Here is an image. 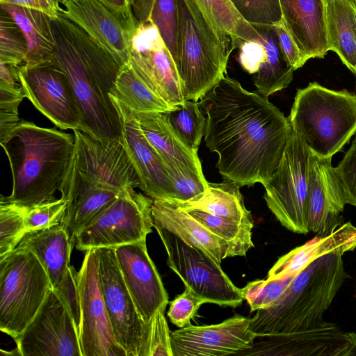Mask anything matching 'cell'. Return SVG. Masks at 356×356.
Masks as SVG:
<instances>
[{"instance_id":"obj_11","label":"cell","mask_w":356,"mask_h":356,"mask_svg":"<svg viewBox=\"0 0 356 356\" xmlns=\"http://www.w3.org/2000/svg\"><path fill=\"white\" fill-rule=\"evenodd\" d=\"M13 340L20 356H82L79 330L52 287L33 318Z\"/></svg>"},{"instance_id":"obj_17","label":"cell","mask_w":356,"mask_h":356,"mask_svg":"<svg viewBox=\"0 0 356 356\" xmlns=\"http://www.w3.org/2000/svg\"><path fill=\"white\" fill-rule=\"evenodd\" d=\"M250 325V318L237 314L218 324H190L170 331L173 356L241 355L253 346L257 338Z\"/></svg>"},{"instance_id":"obj_10","label":"cell","mask_w":356,"mask_h":356,"mask_svg":"<svg viewBox=\"0 0 356 356\" xmlns=\"http://www.w3.org/2000/svg\"><path fill=\"white\" fill-rule=\"evenodd\" d=\"M154 228L165 248L168 266L185 286L193 290L206 303L234 308L243 302L242 289L233 284L220 264L173 233L159 227Z\"/></svg>"},{"instance_id":"obj_34","label":"cell","mask_w":356,"mask_h":356,"mask_svg":"<svg viewBox=\"0 0 356 356\" xmlns=\"http://www.w3.org/2000/svg\"><path fill=\"white\" fill-rule=\"evenodd\" d=\"M211 22L231 39L234 49L259 40L257 29L239 13L232 0H193Z\"/></svg>"},{"instance_id":"obj_7","label":"cell","mask_w":356,"mask_h":356,"mask_svg":"<svg viewBox=\"0 0 356 356\" xmlns=\"http://www.w3.org/2000/svg\"><path fill=\"white\" fill-rule=\"evenodd\" d=\"M49 277L31 252L15 248L0 260V330L17 338L33 318L49 290Z\"/></svg>"},{"instance_id":"obj_25","label":"cell","mask_w":356,"mask_h":356,"mask_svg":"<svg viewBox=\"0 0 356 356\" xmlns=\"http://www.w3.org/2000/svg\"><path fill=\"white\" fill-rule=\"evenodd\" d=\"M152 216L154 227L163 228L209 255L217 263L231 257L229 245L209 231L174 202L153 200Z\"/></svg>"},{"instance_id":"obj_44","label":"cell","mask_w":356,"mask_h":356,"mask_svg":"<svg viewBox=\"0 0 356 356\" xmlns=\"http://www.w3.org/2000/svg\"><path fill=\"white\" fill-rule=\"evenodd\" d=\"M252 25H271L282 19L279 0H232Z\"/></svg>"},{"instance_id":"obj_19","label":"cell","mask_w":356,"mask_h":356,"mask_svg":"<svg viewBox=\"0 0 356 356\" xmlns=\"http://www.w3.org/2000/svg\"><path fill=\"white\" fill-rule=\"evenodd\" d=\"M60 13L88 33L122 66L131 57L138 27L119 18L99 0H57Z\"/></svg>"},{"instance_id":"obj_47","label":"cell","mask_w":356,"mask_h":356,"mask_svg":"<svg viewBox=\"0 0 356 356\" xmlns=\"http://www.w3.org/2000/svg\"><path fill=\"white\" fill-rule=\"evenodd\" d=\"M205 300L190 287L185 286L184 291L170 302L167 315L171 323L178 327H184L191 323V318Z\"/></svg>"},{"instance_id":"obj_35","label":"cell","mask_w":356,"mask_h":356,"mask_svg":"<svg viewBox=\"0 0 356 356\" xmlns=\"http://www.w3.org/2000/svg\"><path fill=\"white\" fill-rule=\"evenodd\" d=\"M186 211L209 231L225 241L229 246L231 257L245 256L254 247L252 241L253 225L216 216L199 209Z\"/></svg>"},{"instance_id":"obj_41","label":"cell","mask_w":356,"mask_h":356,"mask_svg":"<svg viewBox=\"0 0 356 356\" xmlns=\"http://www.w3.org/2000/svg\"><path fill=\"white\" fill-rule=\"evenodd\" d=\"M165 307H161L147 323L139 356H173Z\"/></svg>"},{"instance_id":"obj_2","label":"cell","mask_w":356,"mask_h":356,"mask_svg":"<svg viewBox=\"0 0 356 356\" xmlns=\"http://www.w3.org/2000/svg\"><path fill=\"white\" fill-rule=\"evenodd\" d=\"M51 63L68 77L82 117V131L103 142L122 139V124L111 95L122 67L79 26L59 13L52 19Z\"/></svg>"},{"instance_id":"obj_43","label":"cell","mask_w":356,"mask_h":356,"mask_svg":"<svg viewBox=\"0 0 356 356\" xmlns=\"http://www.w3.org/2000/svg\"><path fill=\"white\" fill-rule=\"evenodd\" d=\"M67 204V201L60 197L25 208L26 232L60 224L66 212Z\"/></svg>"},{"instance_id":"obj_49","label":"cell","mask_w":356,"mask_h":356,"mask_svg":"<svg viewBox=\"0 0 356 356\" xmlns=\"http://www.w3.org/2000/svg\"><path fill=\"white\" fill-rule=\"evenodd\" d=\"M70 312L79 330L81 323L80 298L77 284V271L70 265L60 284L54 289Z\"/></svg>"},{"instance_id":"obj_20","label":"cell","mask_w":356,"mask_h":356,"mask_svg":"<svg viewBox=\"0 0 356 356\" xmlns=\"http://www.w3.org/2000/svg\"><path fill=\"white\" fill-rule=\"evenodd\" d=\"M124 283L142 318L147 323L169 302L168 296L147 249L146 240L115 248Z\"/></svg>"},{"instance_id":"obj_12","label":"cell","mask_w":356,"mask_h":356,"mask_svg":"<svg viewBox=\"0 0 356 356\" xmlns=\"http://www.w3.org/2000/svg\"><path fill=\"white\" fill-rule=\"evenodd\" d=\"M75 144L69 165L86 180L122 193L140 181L122 139L103 142L74 129Z\"/></svg>"},{"instance_id":"obj_1","label":"cell","mask_w":356,"mask_h":356,"mask_svg":"<svg viewBox=\"0 0 356 356\" xmlns=\"http://www.w3.org/2000/svg\"><path fill=\"white\" fill-rule=\"evenodd\" d=\"M207 115L204 142L218 155L223 179L240 187L273 175L292 130L288 118L257 92L227 74L198 102Z\"/></svg>"},{"instance_id":"obj_23","label":"cell","mask_w":356,"mask_h":356,"mask_svg":"<svg viewBox=\"0 0 356 356\" xmlns=\"http://www.w3.org/2000/svg\"><path fill=\"white\" fill-rule=\"evenodd\" d=\"M70 165V164H69ZM67 202L61 224L74 243L77 233L105 210L122 193L91 183L68 166L59 191Z\"/></svg>"},{"instance_id":"obj_6","label":"cell","mask_w":356,"mask_h":356,"mask_svg":"<svg viewBox=\"0 0 356 356\" xmlns=\"http://www.w3.org/2000/svg\"><path fill=\"white\" fill-rule=\"evenodd\" d=\"M287 118L314 154L332 158L356 134V95L310 82L297 90Z\"/></svg>"},{"instance_id":"obj_54","label":"cell","mask_w":356,"mask_h":356,"mask_svg":"<svg viewBox=\"0 0 356 356\" xmlns=\"http://www.w3.org/2000/svg\"><path fill=\"white\" fill-rule=\"evenodd\" d=\"M1 355H10V356H20L19 353L17 348L13 349L11 351H4L3 350H1Z\"/></svg>"},{"instance_id":"obj_28","label":"cell","mask_w":356,"mask_h":356,"mask_svg":"<svg viewBox=\"0 0 356 356\" xmlns=\"http://www.w3.org/2000/svg\"><path fill=\"white\" fill-rule=\"evenodd\" d=\"M144 136L164 164L186 167L204 176L197 150L190 148L176 134L163 113H134Z\"/></svg>"},{"instance_id":"obj_40","label":"cell","mask_w":356,"mask_h":356,"mask_svg":"<svg viewBox=\"0 0 356 356\" xmlns=\"http://www.w3.org/2000/svg\"><path fill=\"white\" fill-rule=\"evenodd\" d=\"M293 277H266L265 280H257L248 283L242 289V293L251 312L272 306L281 297Z\"/></svg>"},{"instance_id":"obj_16","label":"cell","mask_w":356,"mask_h":356,"mask_svg":"<svg viewBox=\"0 0 356 356\" xmlns=\"http://www.w3.org/2000/svg\"><path fill=\"white\" fill-rule=\"evenodd\" d=\"M129 62L145 83L170 105L176 107L184 103L175 63L152 22L138 26L131 40Z\"/></svg>"},{"instance_id":"obj_39","label":"cell","mask_w":356,"mask_h":356,"mask_svg":"<svg viewBox=\"0 0 356 356\" xmlns=\"http://www.w3.org/2000/svg\"><path fill=\"white\" fill-rule=\"evenodd\" d=\"M25 208L0 201V260L12 252L26 233Z\"/></svg>"},{"instance_id":"obj_50","label":"cell","mask_w":356,"mask_h":356,"mask_svg":"<svg viewBox=\"0 0 356 356\" xmlns=\"http://www.w3.org/2000/svg\"><path fill=\"white\" fill-rule=\"evenodd\" d=\"M238 48L241 65L249 74H254L266 56L264 46L260 40H250L243 42Z\"/></svg>"},{"instance_id":"obj_42","label":"cell","mask_w":356,"mask_h":356,"mask_svg":"<svg viewBox=\"0 0 356 356\" xmlns=\"http://www.w3.org/2000/svg\"><path fill=\"white\" fill-rule=\"evenodd\" d=\"M171 180L174 200L184 202L200 197L208 187L209 181L191 169L176 164H165Z\"/></svg>"},{"instance_id":"obj_29","label":"cell","mask_w":356,"mask_h":356,"mask_svg":"<svg viewBox=\"0 0 356 356\" xmlns=\"http://www.w3.org/2000/svg\"><path fill=\"white\" fill-rule=\"evenodd\" d=\"M22 31L26 41L24 65L50 63L54 52L52 18L33 8L11 3H0Z\"/></svg>"},{"instance_id":"obj_55","label":"cell","mask_w":356,"mask_h":356,"mask_svg":"<svg viewBox=\"0 0 356 356\" xmlns=\"http://www.w3.org/2000/svg\"><path fill=\"white\" fill-rule=\"evenodd\" d=\"M352 1L353 2L355 6L356 7V0H352Z\"/></svg>"},{"instance_id":"obj_21","label":"cell","mask_w":356,"mask_h":356,"mask_svg":"<svg viewBox=\"0 0 356 356\" xmlns=\"http://www.w3.org/2000/svg\"><path fill=\"white\" fill-rule=\"evenodd\" d=\"M111 97L120 114L122 141L140 179L139 188L152 200L173 201L172 182L163 160L144 136L133 112Z\"/></svg>"},{"instance_id":"obj_46","label":"cell","mask_w":356,"mask_h":356,"mask_svg":"<svg viewBox=\"0 0 356 356\" xmlns=\"http://www.w3.org/2000/svg\"><path fill=\"white\" fill-rule=\"evenodd\" d=\"M333 171L346 204L356 207V137Z\"/></svg>"},{"instance_id":"obj_38","label":"cell","mask_w":356,"mask_h":356,"mask_svg":"<svg viewBox=\"0 0 356 356\" xmlns=\"http://www.w3.org/2000/svg\"><path fill=\"white\" fill-rule=\"evenodd\" d=\"M27 45L24 35L11 16L1 8L0 61L19 67L25 62Z\"/></svg>"},{"instance_id":"obj_18","label":"cell","mask_w":356,"mask_h":356,"mask_svg":"<svg viewBox=\"0 0 356 356\" xmlns=\"http://www.w3.org/2000/svg\"><path fill=\"white\" fill-rule=\"evenodd\" d=\"M260 339L241 355L356 356V333L325 321L307 330Z\"/></svg>"},{"instance_id":"obj_45","label":"cell","mask_w":356,"mask_h":356,"mask_svg":"<svg viewBox=\"0 0 356 356\" xmlns=\"http://www.w3.org/2000/svg\"><path fill=\"white\" fill-rule=\"evenodd\" d=\"M25 97L22 86H0V141L19 124L18 107Z\"/></svg>"},{"instance_id":"obj_48","label":"cell","mask_w":356,"mask_h":356,"mask_svg":"<svg viewBox=\"0 0 356 356\" xmlns=\"http://www.w3.org/2000/svg\"><path fill=\"white\" fill-rule=\"evenodd\" d=\"M270 26L276 35L280 51L288 66L294 71L302 67L308 60L299 49L282 19Z\"/></svg>"},{"instance_id":"obj_9","label":"cell","mask_w":356,"mask_h":356,"mask_svg":"<svg viewBox=\"0 0 356 356\" xmlns=\"http://www.w3.org/2000/svg\"><path fill=\"white\" fill-rule=\"evenodd\" d=\"M152 202L151 197L134 188L125 190L77 233L76 248L86 252L146 240L154 227Z\"/></svg>"},{"instance_id":"obj_56","label":"cell","mask_w":356,"mask_h":356,"mask_svg":"<svg viewBox=\"0 0 356 356\" xmlns=\"http://www.w3.org/2000/svg\"><path fill=\"white\" fill-rule=\"evenodd\" d=\"M355 89H356V84H355Z\"/></svg>"},{"instance_id":"obj_14","label":"cell","mask_w":356,"mask_h":356,"mask_svg":"<svg viewBox=\"0 0 356 356\" xmlns=\"http://www.w3.org/2000/svg\"><path fill=\"white\" fill-rule=\"evenodd\" d=\"M19 83L25 97L63 130H81L82 113L66 74L52 63L22 65Z\"/></svg>"},{"instance_id":"obj_52","label":"cell","mask_w":356,"mask_h":356,"mask_svg":"<svg viewBox=\"0 0 356 356\" xmlns=\"http://www.w3.org/2000/svg\"><path fill=\"white\" fill-rule=\"evenodd\" d=\"M108 10L121 19L134 25L138 26L140 22L136 18L132 6V0H99Z\"/></svg>"},{"instance_id":"obj_32","label":"cell","mask_w":356,"mask_h":356,"mask_svg":"<svg viewBox=\"0 0 356 356\" xmlns=\"http://www.w3.org/2000/svg\"><path fill=\"white\" fill-rule=\"evenodd\" d=\"M260 35L266 56L253 76L257 92L268 97L288 87L294 70L288 66L280 51L276 35L269 25H253Z\"/></svg>"},{"instance_id":"obj_26","label":"cell","mask_w":356,"mask_h":356,"mask_svg":"<svg viewBox=\"0 0 356 356\" xmlns=\"http://www.w3.org/2000/svg\"><path fill=\"white\" fill-rule=\"evenodd\" d=\"M356 248V227L350 222L338 226L331 233L316 236L278 259L269 270L267 277L295 276L307 265L328 254L344 253Z\"/></svg>"},{"instance_id":"obj_4","label":"cell","mask_w":356,"mask_h":356,"mask_svg":"<svg viewBox=\"0 0 356 356\" xmlns=\"http://www.w3.org/2000/svg\"><path fill=\"white\" fill-rule=\"evenodd\" d=\"M346 278L342 255L328 254L294 276L281 297L250 318L257 338L296 332L321 323Z\"/></svg>"},{"instance_id":"obj_13","label":"cell","mask_w":356,"mask_h":356,"mask_svg":"<svg viewBox=\"0 0 356 356\" xmlns=\"http://www.w3.org/2000/svg\"><path fill=\"white\" fill-rule=\"evenodd\" d=\"M80 298L79 341L82 356H127L117 342L104 304L95 249L86 252L77 272Z\"/></svg>"},{"instance_id":"obj_15","label":"cell","mask_w":356,"mask_h":356,"mask_svg":"<svg viewBox=\"0 0 356 356\" xmlns=\"http://www.w3.org/2000/svg\"><path fill=\"white\" fill-rule=\"evenodd\" d=\"M95 250L101 290L115 339L127 356H139L147 323L142 320L124 283L115 248Z\"/></svg>"},{"instance_id":"obj_30","label":"cell","mask_w":356,"mask_h":356,"mask_svg":"<svg viewBox=\"0 0 356 356\" xmlns=\"http://www.w3.org/2000/svg\"><path fill=\"white\" fill-rule=\"evenodd\" d=\"M330 51L356 76V7L352 0H325Z\"/></svg>"},{"instance_id":"obj_22","label":"cell","mask_w":356,"mask_h":356,"mask_svg":"<svg viewBox=\"0 0 356 356\" xmlns=\"http://www.w3.org/2000/svg\"><path fill=\"white\" fill-rule=\"evenodd\" d=\"M332 158L313 153L306 203L309 232L323 236L334 231L342 221L346 203L334 174Z\"/></svg>"},{"instance_id":"obj_3","label":"cell","mask_w":356,"mask_h":356,"mask_svg":"<svg viewBox=\"0 0 356 356\" xmlns=\"http://www.w3.org/2000/svg\"><path fill=\"white\" fill-rule=\"evenodd\" d=\"M0 142L13 178L10 195L0 201L29 208L55 200L73 154L74 134L21 120Z\"/></svg>"},{"instance_id":"obj_5","label":"cell","mask_w":356,"mask_h":356,"mask_svg":"<svg viewBox=\"0 0 356 356\" xmlns=\"http://www.w3.org/2000/svg\"><path fill=\"white\" fill-rule=\"evenodd\" d=\"M179 29L175 65L186 100L197 102L227 74L234 47L193 0H177Z\"/></svg>"},{"instance_id":"obj_8","label":"cell","mask_w":356,"mask_h":356,"mask_svg":"<svg viewBox=\"0 0 356 356\" xmlns=\"http://www.w3.org/2000/svg\"><path fill=\"white\" fill-rule=\"evenodd\" d=\"M312 159L313 152L291 130L273 175L263 185L268 209L282 225L300 234L309 232L306 203Z\"/></svg>"},{"instance_id":"obj_37","label":"cell","mask_w":356,"mask_h":356,"mask_svg":"<svg viewBox=\"0 0 356 356\" xmlns=\"http://www.w3.org/2000/svg\"><path fill=\"white\" fill-rule=\"evenodd\" d=\"M149 21L157 28L175 63L178 56L179 29L177 0H154Z\"/></svg>"},{"instance_id":"obj_27","label":"cell","mask_w":356,"mask_h":356,"mask_svg":"<svg viewBox=\"0 0 356 356\" xmlns=\"http://www.w3.org/2000/svg\"><path fill=\"white\" fill-rule=\"evenodd\" d=\"M74 243L60 223L53 227L27 232L16 248L33 253L45 269L53 289L63 282L70 266Z\"/></svg>"},{"instance_id":"obj_24","label":"cell","mask_w":356,"mask_h":356,"mask_svg":"<svg viewBox=\"0 0 356 356\" xmlns=\"http://www.w3.org/2000/svg\"><path fill=\"white\" fill-rule=\"evenodd\" d=\"M282 19L307 60L323 58L330 51L325 0H279Z\"/></svg>"},{"instance_id":"obj_36","label":"cell","mask_w":356,"mask_h":356,"mask_svg":"<svg viewBox=\"0 0 356 356\" xmlns=\"http://www.w3.org/2000/svg\"><path fill=\"white\" fill-rule=\"evenodd\" d=\"M163 113L183 142L190 148L198 150L207 125V118L198 102L186 100Z\"/></svg>"},{"instance_id":"obj_51","label":"cell","mask_w":356,"mask_h":356,"mask_svg":"<svg viewBox=\"0 0 356 356\" xmlns=\"http://www.w3.org/2000/svg\"><path fill=\"white\" fill-rule=\"evenodd\" d=\"M0 3H11L38 10L52 19L56 18L60 10L57 0H0Z\"/></svg>"},{"instance_id":"obj_31","label":"cell","mask_w":356,"mask_h":356,"mask_svg":"<svg viewBox=\"0 0 356 356\" xmlns=\"http://www.w3.org/2000/svg\"><path fill=\"white\" fill-rule=\"evenodd\" d=\"M240 186L225 180L220 183H208L206 191L197 198L184 202H174L180 209H199L224 218L254 225L250 211L244 204Z\"/></svg>"},{"instance_id":"obj_33","label":"cell","mask_w":356,"mask_h":356,"mask_svg":"<svg viewBox=\"0 0 356 356\" xmlns=\"http://www.w3.org/2000/svg\"><path fill=\"white\" fill-rule=\"evenodd\" d=\"M111 96L134 113H164L175 108L145 83L129 61L121 67Z\"/></svg>"},{"instance_id":"obj_53","label":"cell","mask_w":356,"mask_h":356,"mask_svg":"<svg viewBox=\"0 0 356 356\" xmlns=\"http://www.w3.org/2000/svg\"><path fill=\"white\" fill-rule=\"evenodd\" d=\"M154 1V0H132L133 12L140 23L149 21Z\"/></svg>"}]
</instances>
